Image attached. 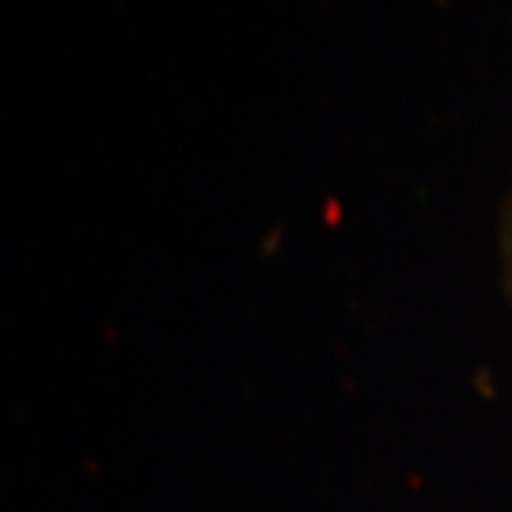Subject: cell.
<instances>
[{
	"label": "cell",
	"mask_w": 512,
	"mask_h": 512,
	"mask_svg": "<svg viewBox=\"0 0 512 512\" xmlns=\"http://www.w3.org/2000/svg\"><path fill=\"white\" fill-rule=\"evenodd\" d=\"M501 255H505V285L512 293V198H509V213H505V228H501Z\"/></svg>",
	"instance_id": "obj_1"
}]
</instances>
